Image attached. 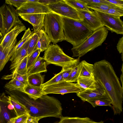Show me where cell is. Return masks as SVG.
<instances>
[{
  "label": "cell",
  "mask_w": 123,
  "mask_h": 123,
  "mask_svg": "<svg viewBox=\"0 0 123 123\" xmlns=\"http://www.w3.org/2000/svg\"><path fill=\"white\" fill-rule=\"evenodd\" d=\"M93 65L94 79L110 98L114 115L120 114L122 111L123 88L112 65L103 60Z\"/></svg>",
  "instance_id": "1"
},
{
  "label": "cell",
  "mask_w": 123,
  "mask_h": 123,
  "mask_svg": "<svg viewBox=\"0 0 123 123\" xmlns=\"http://www.w3.org/2000/svg\"><path fill=\"white\" fill-rule=\"evenodd\" d=\"M18 100L25 106L29 115L39 120L49 117L60 118L62 116L61 103L54 97L43 95L35 100L22 96Z\"/></svg>",
  "instance_id": "2"
},
{
  "label": "cell",
  "mask_w": 123,
  "mask_h": 123,
  "mask_svg": "<svg viewBox=\"0 0 123 123\" xmlns=\"http://www.w3.org/2000/svg\"><path fill=\"white\" fill-rule=\"evenodd\" d=\"M63 31L65 40L73 47L83 42L92 33L81 21L62 17Z\"/></svg>",
  "instance_id": "3"
},
{
  "label": "cell",
  "mask_w": 123,
  "mask_h": 123,
  "mask_svg": "<svg viewBox=\"0 0 123 123\" xmlns=\"http://www.w3.org/2000/svg\"><path fill=\"white\" fill-rule=\"evenodd\" d=\"M108 32V30L105 26L93 32L83 42L71 49L73 53L72 57H80L101 46L105 40Z\"/></svg>",
  "instance_id": "4"
},
{
  "label": "cell",
  "mask_w": 123,
  "mask_h": 123,
  "mask_svg": "<svg viewBox=\"0 0 123 123\" xmlns=\"http://www.w3.org/2000/svg\"><path fill=\"white\" fill-rule=\"evenodd\" d=\"M43 27L49 38L54 44L65 40L62 16L53 12L45 14Z\"/></svg>",
  "instance_id": "5"
},
{
  "label": "cell",
  "mask_w": 123,
  "mask_h": 123,
  "mask_svg": "<svg viewBox=\"0 0 123 123\" xmlns=\"http://www.w3.org/2000/svg\"><path fill=\"white\" fill-rule=\"evenodd\" d=\"M43 58L46 65L53 64L65 68L80 63V57L74 59L65 54L57 44L50 45L44 52Z\"/></svg>",
  "instance_id": "6"
},
{
  "label": "cell",
  "mask_w": 123,
  "mask_h": 123,
  "mask_svg": "<svg viewBox=\"0 0 123 123\" xmlns=\"http://www.w3.org/2000/svg\"><path fill=\"white\" fill-rule=\"evenodd\" d=\"M0 12L2 18L3 37L15 26L23 24L16 10L12 6L4 4L0 7Z\"/></svg>",
  "instance_id": "7"
},
{
  "label": "cell",
  "mask_w": 123,
  "mask_h": 123,
  "mask_svg": "<svg viewBox=\"0 0 123 123\" xmlns=\"http://www.w3.org/2000/svg\"><path fill=\"white\" fill-rule=\"evenodd\" d=\"M47 6L52 12L62 17L78 21L83 20L82 15L75 9L66 2L64 0Z\"/></svg>",
  "instance_id": "8"
},
{
  "label": "cell",
  "mask_w": 123,
  "mask_h": 123,
  "mask_svg": "<svg viewBox=\"0 0 123 123\" xmlns=\"http://www.w3.org/2000/svg\"><path fill=\"white\" fill-rule=\"evenodd\" d=\"M101 22L108 30L117 34H123V22L120 17L94 11Z\"/></svg>",
  "instance_id": "9"
},
{
  "label": "cell",
  "mask_w": 123,
  "mask_h": 123,
  "mask_svg": "<svg viewBox=\"0 0 123 123\" xmlns=\"http://www.w3.org/2000/svg\"><path fill=\"white\" fill-rule=\"evenodd\" d=\"M84 90L77 83L63 81L44 87L43 88V92L44 95L52 93L63 95L70 93H77Z\"/></svg>",
  "instance_id": "10"
},
{
  "label": "cell",
  "mask_w": 123,
  "mask_h": 123,
  "mask_svg": "<svg viewBox=\"0 0 123 123\" xmlns=\"http://www.w3.org/2000/svg\"><path fill=\"white\" fill-rule=\"evenodd\" d=\"M19 14H47L53 12L46 6L39 3H33L28 1L24 3L19 8L16 9Z\"/></svg>",
  "instance_id": "11"
},
{
  "label": "cell",
  "mask_w": 123,
  "mask_h": 123,
  "mask_svg": "<svg viewBox=\"0 0 123 123\" xmlns=\"http://www.w3.org/2000/svg\"><path fill=\"white\" fill-rule=\"evenodd\" d=\"M82 15L83 18L82 23L93 32L104 26L94 11H86L77 10Z\"/></svg>",
  "instance_id": "12"
},
{
  "label": "cell",
  "mask_w": 123,
  "mask_h": 123,
  "mask_svg": "<svg viewBox=\"0 0 123 123\" xmlns=\"http://www.w3.org/2000/svg\"><path fill=\"white\" fill-rule=\"evenodd\" d=\"M45 14H19L23 20L27 21L33 26V33H37L43 29V22Z\"/></svg>",
  "instance_id": "13"
},
{
  "label": "cell",
  "mask_w": 123,
  "mask_h": 123,
  "mask_svg": "<svg viewBox=\"0 0 123 123\" xmlns=\"http://www.w3.org/2000/svg\"><path fill=\"white\" fill-rule=\"evenodd\" d=\"M26 29V27L23 24L15 26L3 37L1 45L4 48L9 47L17 39L18 35Z\"/></svg>",
  "instance_id": "14"
},
{
  "label": "cell",
  "mask_w": 123,
  "mask_h": 123,
  "mask_svg": "<svg viewBox=\"0 0 123 123\" xmlns=\"http://www.w3.org/2000/svg\"><path fill=\"white\" fill-rule=\"evenodd\" d=\"M8 96L3 93L0 96V123H8L12 117L10 111L11 105L8 102Z\"/></svg>",
  "instance_id": "15"
},
{
  "label": "cell",
  "mask_w": 123,
  "mask_h": 123,
  "mask_svg": "<svg viewBox=\"0 0 123 123\" xmlns=\"http://www.w3.org/2000/svg\"><path fill=\"white\" fill-rule=\"evenodd\" d=\"M30 39L17 50L14 52L9 60L11 62L10 70L15 69L24 58L28 56V48Z\"/></svg>",
  "instance_id": "16"
},
{
  "label": "cell",
  "mask_w": 123,
  "mask_h": 123,
  "mask_svg": "<svg viewBox=\"0 0 123 123\" xmlns=\"http://www.w3.org/2000/svg\"><path fill=\"white\" fill-rule=\"evenodd\" d=\"M17 41L16 39L12 45L8 48H3L1 45V43H0V72L10 60L14 53Z\"/></svg>",
  "instance_id": "17"
},
{
  "label": "cell",
  "mask_w": 123,
  "mask_h": 123,
  "mask_svg": "<svg viewBox=\"0 0 123 123\" xmlns=\"http://www.w3.org/2000/svg\"><path fill=\"white\" fill-rule=\"evenodd\" d=\"M106 92L99 86L94 89H86L77 93V96L83 102L88 99L101 96Z\"/></svg>",
  "instance_id": "18"
},
{
  "label": "cell",
  "mask_w": 123,
  "mask_h": 123,
  "mask_svg": "<svg viewBox=\"0 0 123 123\" xmlns=\"http://www.w3.org/2000/svg\"><path fill=\"white\" fill-rule=\"evenodd\" d=\"M46 65L43 57L39 56L34 64L28 70V77L31 74L46 72Z\"/></svg>",
  "instance_id": "19"
},
{
  "label": "cell",
  "mask_w": 123,
  "mask_h": 123,
  "mask_svg": "<svg viewBox=\"0 0 123 123\" xmlns=\"http://www.w3.org/2000/svg\"><path fill=\"white\" fill-rule=\"evenodd\" d=\"M23 92L26 94L30 98L35 100L43 95V88L31 86L29 83L25 85Z\"/></svg>",
  "instance_id": "20"
},
{
  "label": "cell",
  "mask_w": 123,
  "mask_h": 123,
  "mask_svg": "<svg viewBox=\"0 0 123 123\" xmlns=\"http://www.w3.org/2000/svg\"><path fill=\"white\" fill-rule=\"evenodd\" d=\"M43 29L37 33L38 36V40L37 45L36 49H40L41 52L45 51L48 49L51 42Z\"/></svg>",
  "instance_id": "21"
},
{
  "label": "cell",
  "mask_w": 123,
  "mask_h": 123,
  "mask_svg": "<svg viewBox=\"0 0 123 123\" xmlns=\"http://www.w3.org/2000/svg\"><path fill=\"white\" fill-rule=\"evenodd\" d=\"M86 101L90 103L94 107L99 106H111L112 104L110 98L106 93L101 96L87 99Z\"/></svg>",
  "instance_id": "22"
},
{
  "label": "cell",
  "mask_w": 123,
  "mask_h": 123,
  "mask_svg": "<svg viewBox=\"0 0 123 123\" xmlns=\"http://www.w3.org/2000/svg\"><path fill=\"white\" fill-rule=\"evenodd\" d=\"M76 82L84 90L95 89L99 87L94 79L89 77L79 76Z\"/></svg>",
  "instance_id": "23"
},
{
  "label": "cell",
  "mask_w": 123,
  "mask_h": 123,
  "mask_svg": "<svg viewBox=\"0 0 123 123\" xmlns=\"http://www.w3.org/2000/svg\"><path fill=\"white\" fill-rule=\"evenodd\" d=\"M80 69L79 77H84L94 79L93 64H90L85 60L80 62Z\"/></svg>",
  "instance_id": "24"
},
{
  "label": "cell",
  "mask_w": 123,
  "mask_h": 123,
  "mask_svg": "<svg viewBox=\"0 0 123 123\" xmlns=\"http://www.w3.org/2000/svg\"><path fill=\"white\" fill-rule=\"evenodd\" d=\"M8 96V102L12 105L16 116L28 114L27 110L25 106L15 98Z\"/></svg>",
  "instance_id": "25"
},
{
  "label": "cell",
  "mask_w": 123,
  "mask_h": 123,
  "mask_svg": "<svg viewBox=\"0 0 123 123\" xmlns=\"http://www.w3.org/2000/svg\"><path fill=\"white\" fill-rule=\"evenodd\" d=\"M58 123H103L104 122H96L88 117L81 118L79 117H63L60 118Z\"/></svg>",
  "instance_id": "26"
},
{
  "label": "cell",
  "mask_w": 123,
  "mask_h": 123,
  "mask_svg": "<svg viewBox=\"0 0 123 123\" xmlns=\"http://www.w3.org/2000/svg\"><path fill=\"white\" fill-rule=\"evenodd\" d=\"M44 78V76L40 73L31 74L28 77V83L31 86L41 87L43 84Z\"/></svg>",
  "instance_id": "27"
},
{
  "label": "cell",
  "mask_w": 123,
  "mask_h": 123,
  "mask_svg": "<svg viewBox=\"0 0 123 123\" xmlns=\"http://www.w3.org/2000/svg\"><path fill=\"white\" fill-rule=\"evenodd\" d=\"M25 86L23 83L12 79L5 84V87L10 91L17 90L23 92Z\"/></svg>",
  "instance_id": "28"
},
{
  "label": "cell",
  "mask_w": 123,
  "mask_h": 123,
  "mask_svg": "<svg viewBox=\"0 0 123 123\" xmlns=\"http://www.w3.org/2000/svg\"><path fill=\"white\" fill-rule=\"evenodd\" d=\"M65 1L77 10L90 11L86 4L81 0H64Z\"/></svg>",
  "instance_id": "29"
},
{
  "label": "cell",
  "mask_w": 123,
  "mask_h": 123,
  "mask_svg": "<svg viewBox=\"0 0 123 123\" xmlns=\"http://www.w3.org/2000/svg\"><path fill=\"white\" fill-rule=\"evenodd\" d=\"M80 69V62L73 68L69 77L66 81L71 82H76L79 76Z\"/></svg>",
  "instance_id": "30"
},
{
  "label": "cell",
  "mask_w": 123,
  "mask_h": 123,
  "mask_svg": "<svg viewBox=\"0 0 123 123\" xmlns=\"http://www.w3.org/2000/svg\"><path fill=\"white\" fill-rule=\"evenodd\" d=\"M27 56L25 57L18 65L12 70V74H17L21 75L27 74Z\"/></svg>",
  "instance_id": "31"
},
{
  "label": "cell",
  "mask_w": 123,
  "mask_h": 123,
  "mask_svg": "<svg viewBox=\"0 0 123 123\" xmlns=\"http://www.w3.org/2000/svg\"><path fill=\"white\" fill-rule=\"evenodd\" d=\"M33 33V31H31L29 28L26 30L21 40L16 44L15 47L14 52L17 50L26 42L29 40Z\"/></svg>",
  "instance_id": "32"
},
{
  "label": "cell",
  "mask_w": 123,
  "mask_h": 123,
  "mask_svg": "<svg viewBox=\"0 0 123 123\" xmlns=\"http://www.w3.org/2000/svg\"><path fill=\"white\" fill-rule=\"evenodd\" d=\"M63 70L62 68L61 71L59 73L56 74L51 79L46 83H43L41 86L43 88L47 86L58 83L63 81L62 74Z\"/></svg>",
  "instance_id": "33"
},
{
  "label": "cell",
  "mask_w": 123,
  "mask_h": 123,
  "mask_svg": "<svg viewBox=\"0 0 123 123\" xmlns=\"http://www.w3.org/2000/svg\"><path fill=\"white\" fill-rule=\"evenodd\" d=\"M38 40V36L37 33H33L30 39L28 48V56L37 49V45Z\"/></svg>",
  "instance_id": "34"
},
{
  "label": "cell",
  "mask_w": 123,
  "mask_h": 123,
  "mask_svg": "<svg viewBox=\"0 0 123 123\" xmlns=\"http://www.w3.org/2000/svg\"><path fill=\"white\" fill-rule=\"evenodd\" d=\"M41 52L40 49H37L27 56V68L28 70L35 63L38 57L39 56Z\"/></svg>",
  "instance_id": "35"
},
{
  "label": "cell",
  "mask_w": 123,
  "mask_h": 123,
  "mask_svg": "<svg viewBox=\"0 0 123 123\" xmlns=\"http://www.w3.org/2000/svg\"><path fill=\"white\" fill-rule=\"evenodd\" d=\"M86 4V3H85ZM88 8L100 12L106 11L109 9L117 7L116 6L109 5L104 4H86Z\"/></svg>",
  "instance_id": "36"
},
{
  "label": "cell",
  "mask_w": 123,
  "mask_h": 123,
  "mask_svg": "<svg viewBox=\"0 0 123 123\" xmlns=\"http://www.w3.org/2000/svg\"><path fill=\"white\" fill-rule=\"evenodd\" d=\"M27 74L21 75L14 74L6 76L3 78L5 79H14L23 83L25 85L28 83Z\"/></svg>",
  "instance_id": "37"
},
{
  "label": "cell",
  "mask_w": 123,
  "mask_h": 123,
  "mask_svg": "<svg viewBox=\"0 0 123 123\" xmlns=\"http://www.w3.org/2000/svg\"><path fill=\"white\" fill-rule=\"evenodd\" d=\"M28 114H23L11 118L8 123H24L26 122Z\"/></svg>",
  "instance_id": "38"
},
{
  "label": "cell",
  "mask_w": 123,
  "mask_h": 123,
  "mask_svg": "<svg viewBox=\"0 0 123 123\" xmlns=\"http://www.w3.org/2000/svg\"><path fill=\"white\" fill-rule=\"evenodd\" d=\"M102 12L114 15L121 17L123 15V8L118 7L110 8Z\"/></svg>",
  "instance_id": "39"
},
{
  "label": "cell",
  "mask_w": 123,
  "mask_h": 123,
  "mask_svg": "<svg viewBox=\"0 0 123 123\" xmlns=\"http://www.w3.org/2000/svg\"><path fill=\"white\" fill-rule=\"evenodd\" d=\"M27 1V0H6L5 3L6 4L13 6L16 7L17 9L19 8Z\"/></svg>",
  "instance_id": "40"
},
{
  "label": "cell",
  "mask_w": 123,
  "mask_h": 123,
  "mask_svg": "<svg viewBox=\"0 0 123 123\" xmlns=\"http://www.w3.org/2000/svg\"><path fill=\"white\" fill-rule=\"evenodd\" d=\"M86 4H104L109 5L116 6L106 0H81Z\"/></svg>",
  "instance_id": "41"
},
{
  "label": "cell",
  "mask_w": 123,
  "mask_h": 123,
  "mask_svg": "<svg viewBox=\"0 0 123 123\" xmlns=\"http://www.w3.org/2000/svg\"><path fill=\"white\" fill-rule=\"evenodd\" d=\"M79 63L72 66L67 67L65 68H62L63 70L62 74L63 81H66L69 77L73 68Z\"/></svg>",
  "instance_id": "42"
},
{
  "label": "cell",
  "mask_w": 123,
  "mask_h": 123,
  "mask_svg": "<svg viewBox=\"0 0 123 123\" xmlns=\"http://www.w3.org/2000/svg\"><path fill=\"white\" fill-rule=\"evenodd\" d=\"M61 0H38V2L44 5L47 6L57 3Z\"/></svg>",
  "instance_id": "43"
},
{
  "label": "cell",
  "mask_w": 123,
  "mask_h": 123,
  "mask_svg": "<svg viewBox=\"0 0 123 123\" xmlns=\"http://www.w3.org/2000/svg\"><path fill=\"white\" fill-rule=\"evenodd\" d=\"M106 1L112 3L116 6L123 8V0H106Z\"/></svg>",
  "instance_id": "44"
},
{
  "label": "cell",
  "mask_w": 123,
  "mask_h": 123,
  "mask_svg": "<svg viewBox=\"0 0 123 123\" xmlns=\"http://www.w3.org/2000/svg\"><path fill=\"white\" fill-rule=\"evenodd\" d=\"M123 37H122L119 40L117 46V49L120 54H123Z\"/></svg>",
  "instance_id": "45"
},
{
  "label": "cell",
  "mask_w": 123,
  "mask_h": 123,
  "mask_svg": "<svg viewBox=\"0 0 123 123\" xmlns=\"http://www.w3.org/2000/svg\"><path fill=\"white\" fill-rule=\"evenodd\" d=\"M39 120L38 118L33 117L28 115L26 123H38Z\"/></svg>",
  "instance_id": "46"
},
{
  "label": "cell",
  "mask_w": 123,
  "mask_h": 123,
  "mask_svg": "<svg viewBox=\"0 0 123 123\" xmlns=\"http://www.w3.org/2000/svg\"><path fill=\"white\" fill-rule=\"evenodd\" d=\"M0 31L2 34L3 33L2 20L1 15L0 12Z\"/></svg>",
  "instance_id": "47"
},
{
  "label": "cell",
  "mask_w": 123,
  "mask_h": 123,
  "mask_svg": "<svg viewBox=\"0 0 123 123\" xmlns=\"http://www.w3.org/2000/svg\"><path fill=\"white\" fill-rule=\"evenodd\" d=\"M27 1L29 2L33 3H38V0H27Z\"/></svg>",
  "instance_id": "48"
},
{
  "label": "cell",
  "mask_w": 123,
  "mask_h": 123,
  "mask_svg": "<svg viewBox=\"0 0 123 123\" xmlns=\"http://www.w3.org/2000/svg\"><path fill=\"white\" fill-rule=\"evenodd\" d=\"M120 80L122 82V86L123 87V73H122V74L121 75Z\"/></svg>",
  "instance_id": "49"
},
{
  "label": "cell",
  "mask_w": 123,
  "mask_h": 123,
  "mask_svg": "<svg viewBox=\"0 0 123 123\" xmlns=\"http://www.w3.org/2000/svg\"><path fill=\"white\" fill-rule=\"evenodd\" d=\"M3 36H2L0 38V43H1V41H2L3 38Z\"/></svg>",
  "instance_id": "50"
},
{
  "label": "cell",
  "mask_w": 123,
  "mask_h": 123,
  "mask_svg": "<svg viewBox=\"0 0 123 123\" xmlns=\"http://www.w3.org/2000/svg\"><path fill=\"white\" fill-rule=\"evenodd\" d=\"M3 36L1 33L0 34V38Z\"/></svg>",
  "instance_id": "51"
},
{
  "label": "cell",
  "mask_w": 123,
  "mask_h": 123,
  "mask_svg": "<svg viewBox=\"0 0 123 123\" xmlns=\"http://www.w3.org/2000/svg\"><path fill=\"white\" fill-rule=\"evenodd\" d=\"M1 33L0 32V34H1Z\"/></svg>",
  "instance_id": "52"
},
{
  "label": "cell",
  "mask_w": 123,
  "mask_h": 123,
  "mask_svg": "<svg viewBox=\"0 0 123 123\" xmlns=\"http://www.w3.org/2000/svg\"></svg>",
  "instance_id": "53"
},
{
  "label": "cell",
  "mask_w": 123,
  "mask_h": 123,
  "mask_svg": "<svg viewBox=\"0 0 123 123\" xmlns=\"http://www.w3.org/2000/svg\"><path fill=\"white\" fill-rule=\"evenodd\" d=\"M26 123V122H25V123Z\"/></svg>",
  "instance_id": "54"
}]
</instances>
